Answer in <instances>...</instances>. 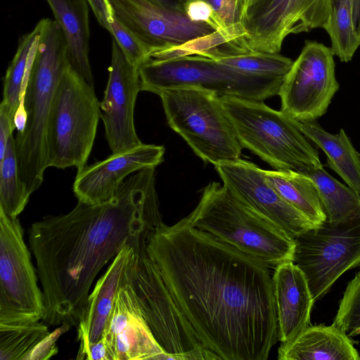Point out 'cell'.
<instances>
[{
  "mask_svg": "<svg viewBox=\"0 0 360 360\" xmlns=\"http://www.w3.org/2000/svg\"><path fill=\"white\" fill-rule=\"evenodd\" d=\"M335 0H252L241 23L251 51L278 53L290 34L325 29Z\"/></svg>",
  "mask_w": 360,
  "mask_h": 360,
  "instance_id": "7c38bea8",
  "label": "cell"
},
{
  "mask_svg": "<svg viewBox=\"0 0 360 360\" xmlns=\"http://www.w3.org/2000/svg\"><path fill=\"white\" fill-rule=\"evenodd\" d=\"M217 61L243 73L281 78H285L293 63L290 58L279 53L257 51L226 57Z\"/></svg>",
  "mask_w": 360,
  "mask_h": 360,
  "instance_id": "4dcf8cb0",
  "label": "cell"
},
{
  "mask_svg": "<svg viewBox=\"0 0 360 360\" xmlns=\"http://www.w3.org/2000/svg\"><path fill=\"white\" fill-rule=\"evenodd\" d=\"M41 27L40 20L31 32L20 37L17 51L6 72L1 105L8 111L13 119L20 105L22 91L36 53Z\"/></svg>",
  "mask_w": 360,
  "mask_h": 360,
  "instance_id": "4316f807",
  "label": "cell"
},
{
  "mask_svg": "<svg viewBox=\"0 0 360 360\" xmlns=\"http://www.w3.org/2000/svg\"><path fill=\"white\" fill-rule=\"evenodd\" d=\"M307 176L316 186L326 221L344 223L360 220L359 193L336 180L323 167Z\"/></svg>",
  "mask_w": 360,
  "mask_h": 360,
  "instance_id": "484cf974",
  "label": "cell"
},
{
  "mask_svg": "<svg viewBox=\"0 0 360 360\" xmlns=\"http://www.w3.org/2000/svg\"><path fill=\"white\" fill-rule=\"evenodd\" d=\"M272 283L278 340L281 344H286L310 325L315 301L305 275L293 262L275 267Z\"/></svg>",
  "mask_w": 360,
  "mask_h": 360,
  "instance_id": "ffe728a7",
  "label": "cell"
},
{
  "mask_svg": "<svg viewBox=\"0 0 360 360\" xmlns=\"http://www.w3.org/2000/svg\"><path fill=\"white\" fill-rule=\"evenodd\" d=\"M169 126L197 156L216 165L240 158L242 146L219 97L194 89H169L159 95Z\"/></svg>",
  "mask_w": 360,
  "mask_h": 360,
  "instance_id": "ba28073f",
  "label": "cell"
},
{
  "mask_svg": "<svg viewBox=\"0 0 360 360\" xmlns=\"http://www.w3.org/2000/svg\"><path fill=\"white\" fill-rule=\"evenodd\" d=\"M15 128L14 119L8 111L0 105V161L4 158L8 138Z\"/></svg>",
  "mask_w": 360,
  "mask_h": 360,
  "instance_id": "8d00e7d4",
  "label": "cell"
},
{
  "mask_svg": "<svg viewBox=\"0 0 360 360\" xmlns=\"http://www.w3.org/2000/svg\"><path fill=\"white\" fill-rule=\"evenodd\" d=\"M108 32L126 57L135 66L139 68L150 58L152 49L114 16L110 22Z\"/></svg>",
  "mask_w": 360,
  "mask_h": 360,
  "instance_id": "d6a6232c",
  "label": "cell"
},
{
  "mask_svg": "<svg viewBox=\"0 0 360 360\" xmlns=\"http://www.w3.org/2000/svg\"><path fill=\"white\" fill-rule=\"evenodd\" d=\"M163 146L141 144L112 153L77 172L72 190L78 201L94 205L112 198L130 174L164 161Z\"/></svg>",
  "mask_w": 360,
  "mask_h": 360,
  "instance_id": "ac0fdd59",
  "label": "cell"
},
{
  "mask_svg": "<svg viewBox=\"0 0 360 360\" xmlns=\"http://www.w3.org/2000/svg\"><path fill=\"white\" fill-rule=\"evenodd\" d=\"M70 326L63 323L40 341L25 356V360H47L58 353L56 342Z\"/></svg>",
  "mask_w": 360,
  "mask_h": 360,
  "instance_id": "d590c367",
  "label": "cell"
},
{
  "mask_svg": "<svg viewBox=\"0 0 360 360\" xmlns=\"http://www.w3.org/2000/svg\"><path fill=\"white\" fill-rule=\"evenodd\" d=\"M146 252L202 344L223 360H266L278 340L269 266L181 219Z\"/></svg>",
  "mask_w": 360,
  "mask_h": 360,
  "instance_id": "6da1fadb",
  "label": "cell"
},
{
  "mask_svg": "<svg viewBox=\"0 0 360 360\" xmlns=\"http://www.w3.org/2000/svg\"><path fill=\"white\" fill-rule=\"evenodd\" d=\"M351 8L352 12V17L354 23V26L356 27V23L358 19V15L359 13L360 8V0H350Z\"/></svg>",
  "mask_w": 360,
  "mask_h": 360,
  "instance_id": "60d3db41",
  "label": "cell"
},
{
  "mask_svg": "<svg viewBox=\"0 0 360 360\" xmlns=\"http://www.w3.org/2000/svg\"><path fill=\"white\" fill-rule=\"evenodd\" d=\"M266 179L291 205L316 226L326 221V215L314 181L292 170H266Z\"/></svg>",
  "mask_w": 360,
  "mask_h": 360,
  "instance_id": "d4e9b609",
  "label": "cell"
},
{
  "mask_svg": "<svg viewBox=\"0 0 360 360\" xmlns=\"http://www.w3.org/2000/svg\"><path fill=\"white\" fill-rule=\"evenodd\" d=\"M84 359L110 360L107 343L103 337L89 347Z\"/></svg>",
  "mask_w": 360,
  "mask_h": 360,
  "instance_id": "f35d334b",
  "label": "cell"
},
{
  "mask_svg": "<svg viewBox=\"0 0 360 360\" xmlns=\"http://www.w3.org/2000/svg\"><path fill=\"white\" fill-rule=\"evenodd\" d=\"M355 29H356L357 35L360 39V8H359V13L358 19H357V21L356 23Z\"/></svg>",
  "mask_w": 360,
  "mask_h": 360,
  "instance_id": "b9f144b4",
  "label": "cell"
},
{
  "mask_svg": "<svg viewBox=\"0 0 360 360\" xmlns=\"http://www.w3.org/2000/svg\"><path fill=\"white\" fill-rule=\"evenodd\" d=\"M209 4L226 28L241 23L243 0H202Z\"/></svg>",
  "mask_w": 360,
  "mask_h": 360,
  "instance_id": "e575fe53",
  "label": "cell"
},
{
  "mask_svg": "<svg viewBox=\"0 0 360 360\" xmlns=\"http://www.w3.org/2000/svg\"><path fill=\"white\" fill-rule=\"evenodd\" d=\"M22 184L16 157L15 139L8 138L4 158L0 161V208L11 217H18L30 199Z\"/></svg>",
  "mask_w": 360,
  "mask_h": 360,
  "instance_id": "83f0119b",
  "label": "cell"
},
{
  "mask_svg": "<svg viewBox=\"0 0 360 360\" xmlns=\"http://www.w3.org/2000/svg\"><path fill=\"white\" fill-rule=\"evenodd\" d=\"M112 15L152 51L179 45L214 30L148 0H108ZM152 53V52H151Z\"/></svg>",
  "mask_w": 360,
  "mask_h": 360,
  "instance_id": "2e32d148",
  "label": "cell"
},
{
  "mask_svg": "<svg viewBox=\"0 0 360 360\" xmlns=\"http://www.w3.org/2000/svg\"><path fill=\"white\" fill-rule=\"evenodd\" d=\"M141 91L155 94L169 89L202 90L217 97L264 101L278 95L284 78L237 71L217 60L192 56L169 60L148 59L139 68Z\"/></svg>",
  "mask_w": 360,
  "mask_h": 360,
  "instance_id": "8992f818",
  "label": "cell"
},
{
  "mask_svg": "<svg viewBox=\"0 0 360 360\" xmlns=\"http://www.w3.org/2000/svg\"><path fill=\"white\" fill-rule=\"evenodd\" d=\"M334 323L350 338L360 335V271L347 284Z\"/></svg>",
  "mask_w": 360,
  "mask_h": 360,
  "instance_id": "1f68e13d",
  "label": "cell"
},
{
  "mask_svg": "<svg viewBox=\"0 0 360 360\" xmlns=\"http://www.w3.org/2000/svg\"><path fill=\"white\" fill-rule=\"evenodd\" d=\"M150 2L164 7L165 8L185 13V6L188 0H148Z\"/></svg>",
  "mask_w": 360,
  "mask_h": 360,
  "instance_id": "ab89813d",
  "label": "cell"
},
{
  "mask_svg": "<svg viewBox=\"0 0 360 360\" xmlns=\"http://www.w3.org/2000/svg\"><path fill=\"white\" fill-rule=\"evenodd\" d=\"M331 42V51L342 62L352 60L360 46L350 0H335L328 25L324 29Z\"/></svg>",
  "mask_w": 360,
  "mask_h": 360,
  "instance_id": "f1b7e54d",
  "label": "cell"
},
{
  "mask_svg": "<svg viewBox=\"0 0 360 360\" xmlns=\"http://www.w3.org/2000/svg\"><path fill=\"white\" fill-rule=\"evenodd\" d=\"M251 1H252V0H243V5L248 4Z\"/></svg>",
  "mask_w": 360,
  "mask_h": 360,
  "instance_id": "7bdbcfd3",
  "label": "cell"
},
{
  "mask_svg": "<svg viewBox=\"0 0 360 360\" xmlns=\"http://www.w3.org/2000/svg\"><path fill=\"white\" fill-rule=\"evenodd\" d=\"M223 185L240 201L295 239L316 226L269 183L266 170L241 160L214 165Z\"/></svg>",
  "mask_w": 360,
  "mask_h": 360,
  "instance_id": "5bb4252c",
  "label": "cell"
},
{
  "mask_svg": "<svg viewBox=\"0 0 360 360\" xmlns=\"http://www.w3.org/2000/svg\"><path fill=\"white\" fill-rule=\"evenodd\" d=\"M294 240L293 262L305 275L315 302L345 271L360 266V220L325 221Z\"/></svg>",
  "mask_w": 360,
  "mask_h": 360,
  "instance_id": "8fae6325",
  "label": "cell"
},
{
  "mask_svg": "<svg viewBox=\"0 0 360 360\" xmlns=\"http://www.w3.org/2000/svg\"><path fill=\"white\" fill-rule=\"evenodd\" d=\"M131 283L146 321L169 359H219L202 344L146 252L137 254Z\"/></svg>",
  "mask_w": 360,
  "mask_h": 360,
  "instance_id": "9c48e42d",
  "label": "cell"
},
{
  "mask_svg": "<svg viewBox=\"0 0 360 360\" xmlns=\"http://www.w3.org/2000/svg\"><path fill=\"white\" fill-rule=\"evenodd\" d=\"M36 53L21 102L27 112L15 146L19 173L27 193L39 188L47 166V129L55 93L69 66L63 32L54 20L43 18Z\"/></svg>",
  "mask_w": 360,
  "mask_h": 360,
  "instance_id": "3957f363",
  "label": "cell"
},
{
  "mask_svg": "<svg viewBox=\"0 0 360 360\" xmlns=\"http://www.w3.org/2000/svg\"><path fill=\"white\" fill-rule=\"evenodd\" d=\"M50 333L43 321L0 323V360H25L30 351Z\"/></svg>",
  "mask_w": 360,
  "mask_h": 360,
  "instance_id": "f546056e",
  "label": "cell"
},
{
  "mask_svg": "<svg viewBox=\"0 0 360 360\" xmlns=\"http://www.w3.org/2000/svg\"><path fill=\"white\" fill-rule=\"evenodd\" d=\"M134 246L124 247L98 278L87 300L84 316L77 326L79 342L77 359H84L89 347L103 336L117 291L131 278L138 253Z\"/></svg>",
  "mask_w": 360,
  "mask_h": 360,
  "instance_id": "d6986e66",
  "label": "cell"
},
{
  "mask_svg": "<svg viewBox=\"0 0 360 360\" xmlns=\"http://www.w3.org/2000/svg\"><path fill=\"white\" fill-rule=\"evenodd\" d=\"M155 167L127 177L110 200L78 201L69 212L49 215L28 231L45 307L47 326H77L99 272L126 245L146 251L162 222Z\"/></svg>",
  "mask_w": 360,
  "mask_h": 360,
  "instance_id": "7a4b0ae2",
  "label": "cell"
},
{
  "mask_svg": "<svg viewBox=\"0 0 360 360\" xmlns=\"http://www.w3.org/2000/svg\"><path fill=\"white\" fill-rule=\"evenodd\" d=\"M99 24L109 31L110 22L113 18L108 0H87Z\"/></svg>",
  "mask_w": 360,
  "mask_h": 360,
  "instance_id": "74e56055",
  "label": "cell"
},
{
  "mask_svg": "<svg viewBox=\"0 0 360 360\" xmlns=\"http://www.w3.org/2000/svg\"><path fill=\"white\" fill-rule=\"evenodd\" d=\"M293 120L300 131L326 153V165L360 194V156L345 130L341 129L338 134H333L315 121Z\"/></svg>",
  "mask_w": 360,
  "mask_h": 360,
  "instance_id": "603a6c76",
  "label": "cell"
},
{
  "mask_svg": "<svg viewBox=\"0 0 360 360\" xmlns=\"http://www.w3.org/2000/svg\"><path fill=\"white\" fill-rule=\"evenodd\" d=\"M60 27L69 67L94 87L89 53V4L87 0H46Z\"/></svg>",
  "mask_w": 360,
  "mask_h": 360,
  "instance_id": "7402d4cb",
  "label": "cell"
},
{
  "mask_svg": "<svg viewBox=\"0 0 360 360\" xmlns=\"http://www.w3.org/2000/svg\"><path fill=\"white\" fill-rule=\"evenodd\" d=\"M245 32L242 24L227 30L197 37L179 45L153 51L150 58L169 60L199 56L213 60L252 52L245 41Z\"/></svg>",
  "mask_w": 360,
  "mask_h": 360,
  "instance_id": "cb8c5ba5",
  "label": "cell"
},
{
  "mask_svg": "<svg viewBox=\"0 0 360 360\" xmlns=\"http://www.w3.org/2000/svg\"><path fill=\"white\" fill-rule=\"evenodd\" d=\"M243 148L276 170L308 175L323 167L318 150L293 119L264 101L232 96L219 97Z\"/></svg>",
  "mask_w": 360,
  "mask_h": 360,
  "instance_id": "5b68a950",
  "label": "cell"
},
{
  "mask_svg": "<svg viewBox=\"0 0 360 360\" xmlns=\"http://www.w3.org/2000/svg\"><path fill=\"white\" fill-rule=\"evenodd\" d=\"M103 101L100 102L105 138L112 153L141 144L134 125V107L141 91L139 68L112 41L111 63Z\"/></svg>",
  "mask_w": 360,
  "mask_h": 360,
  "instance_id": "9a60e30c",
  "label": "cell"
},
{
  "mask_svg": "<svg viewBox=\"0 0 360 360\" xmlns=\"http://www.w3.org/2000/svg\"><path fill=\"white\" fill-rule=\"evenodd\" d=\"M37 274L19 219L0 208V323L43 319L44 296Z\"/></svg>",
  "mask_w": 360,
  "mask_h": 360,
  "instance_id": "30bf717a",
  "label": "cell"
},
{
  "mask_svg": "<svg viewBox=\"0 0 360 360\" xmlns=\"http://www.w3.org/2000/svg\"><path fill=\"white\" fill-rule=\"evenodd\" d=\"M102 337L110 360L169 359L142 314L131 279L117 291Z\"/></svg>",
  "mask_w": 360,
  "mask_h": 360,
  "instance_id": "e0dca14e",
  "label": "cell"
},
{
  "mask_svg": "<svg viewBox=\"0 0 360 360\" xmlns=\"http://www.w3.org/2000/svg\"><path fill=\"white\" fill-rule=\"evenodd\" d=\"M101 111L94 87L69 66L53 98L47 129V166L58 169L86 165Z\"/></svg>",
  "mask_w": 360,
  "mask_h": 360,
  "instance_id": "52a82bcc",
  "label": "cell"
},
{
  "mask_svg": "<svg viewBox=\"0 0 360 360\" xmlns=\"http://www.w3.org/2000/svg\"><path fill=\"white\" fill-rule=\"evenodd\" d=\"M184 12L191 20L206 24L214 30L222 31L232 28L225 27L212 7L204 1L188 0Z\"/></svg>",
  "mask_w": 360,
  "mask_h": 360,
  "instance_id": "836d02e7",
  "label": "cell"
},
{
  "mask_svg": "<svg viewBox=\"0 0 360 360\" xmlns=\"http://www.w3.org/2000/svg\"><path fill=\"white\" fill-rule=\"evenodd\" d=\"M183 219L268 266L293 262L295 240L219 183L208 184L195 208Z\"/></svg>",
  "mask_w": 360,
  "mask_h": 360,
  "instance_id": "277c9868",
  "label": "cell"
},
{
  "mask_svg": "<svg viewBox=\"0 0 360 360\" xmlns=\"http://www.w3.org/2000/svg\"><path fill=\"white\" fill-rule=\"evenodd\" d=\"M330 47L307 40L281 86V110L297 121L312 122L326 113L339 89Z\"/></svg>",
  "mask_w": 360,
  "mask_h": 360,
  "instance_id": "4fadbf2b",
  "label": "cell"
},
{
  "mask_svg": "<svg viewBox=\"0 0 360 360\" xmlns=\"http://www.w3.org/2000/svg\"><path fill=\"white\" fill-rule=\"evenodd\" d=\"M279 360H360L353 342L334 323L309 326L295 339L281 344Z\"/></svg>",
  "mask_w": 360,
  "mask_h": 360,
  "instance_id": "44dd1931",
  "label": "cell"
}]
</instances>
